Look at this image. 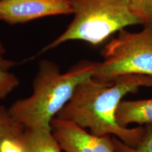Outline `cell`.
Returning <instances> with one entry per match:
<instances>
[{
	"label": "cell",
	"mask_w": 152,
	"mask_h": 152,
	"mask_svg": "<svg viewBox=\"0 0 152 152\" xmlns=\"http://www.w3.org/2000/svg\"><path fill=\"white\" fill-rule=\"evenodd\" d=\"M116 152H152V124L144 126L141 140L135 147H130L113 136Z\"/></svg>",
	"instance_id": "10"
},
{
	"label": "cell",
	"mask_w": 152,
	"mask_h": 152,
	"mask_svg": "<svg viewBox=\"0 0 152 152\" xmlns=\"http://www.w3.org/2000/svg\"><path fill=\"white\" fill-rule=\"evenodd\" d=\"M23 132L18 136L4 139L0 143V152H28L22 135Z\"/></svg>",
	"instance_id": "13"
},
{
	"label": "cell",
	"mask_w": 152,
	"mask_h": 152,
	"mask_svg": "<svg viewBox=\"0 0 152 152\" xmlns=\"http://www.w3.org/2000/svg\"><path fill=\"white\" fill-rule=\"evenodd\" d=\"M71 23L42 52L73 40L96 46L126 27L141 24L125 0H71Z\"/></svg>",
	"instance_id": "3"
},
{
	"label": "cell",
	"mask_w": 152,
	"mask_h": 152,
	"mask_svg": "<svg viewBox=\"0 0 152 152\" xmlns=\"http://www.w3.org/2000/svg\"><path fill=\"white\" fill-rule=\"evenodd\" d=\"M22 135L28 152H61L52 130L42 128H27L24 129Z\"/></svg>",
	"instance_id": "8"
},
{
	"label": "cell",
	"mask_w": 152,
	"mask_h": 152,
	"mask_svg": "<svg viewBox=\"0 0 152 152\" xmlns=\"http://www.w3.org/2000/svg\"><path fill=\"white\" fill-rule=\"evenodd\" d=\"M104 61L96 63L93 78L112 83L128 75L152 77V26L139 32L123 29L104 47Z\"/></svg>",
	"instance_id": "4"
},
{
	"label": "cell",
	"mask_w": 152,
	"mask_h": 152,
	"mask_svg": "<svg viewBox=\"0 0 152 152\" xmlns=\"http://www.w3.org/2000/svg\"><path fill=\"white\" fill-rule=\"evenodd\" d=\"M116 120L119 125L152 124V98L147 99L122 100L118 106Z\"/></svg>",
	"instance_id": "7"
},
{
	"label": "cell",
	"mask_w": 152,
	"mask_h": 152,
	"mask_svg": "<svg viewBox=\"0 0 152 152\" xmlns=\"http://www.w3.org/2000/svg\"><path fill=\"white\" fill-rule=\"evenodd\" d=\"M71 14V0H0V21L9 24Z\"/></svg>",
	"instance_id": "6"
},
{
	"label": "cell",
	"mask_w": 152,
	"mask_h": 152,
	"mask_svg": "<svg viewBox=\"0 0 152 152\" xmlns=\"http://www.w3.org/2000/svg\"><path fill=\"white\" fill-rule=\"evenodd\" d=\"M96 64L84 61L61 73L54 62L41 61L33 82L32 94L9 108L12 118L25 128L52 130V120L71 99L77 85L93 77Z\"/></svg>",
	"instance_id": "2"
},
{
	"label": "cell",
	"mask_w": 152,
	"mask_h": 152,
	"mask_svg": "<svg viewBox=\"0 0 152 152\" xmlns=\"http://www.w3.org/2000/svg\"><path fill=\"white\" fill-rule=\"evenodd\" d=\"M4 52V49L0 44V100L4 99L19 85L18 77L9 71L15 63L5 59L3 56Z\"/></svg>",
	"instance_id": "9"
},
{
	"label": "cell",
	"mask_w": 152,
	"mask_h": 152,
	"mask_svg": "<svg viewBox=\"0 0 152 152\" xmlns=\"http://www.w3.org/2000/svg\"><path fill=\"white\" fill-rule=\"evenodd\" d=\"M24 129L12 118L9 109L0 106V143L6 138L19 135Z\"/></svg>",
	"instance_id": "11"
},
{
	"label": "cell",
	"mask_w": 152,
	"mask_h": 152,
	"mask_svg": "<svg viewBox=\"0 0 152 152\" xmlns=\"http://www.w3.org/2000/svg\"><path fill=\"white\" fill-rule=\"evenodd\" d=\"M144 26H152V0H125Z\"/></svg>",
	"instance_id": "12"
},
{
	"label": "cell",
	"mask_w": 152,
	"mask_h": 152,
	"mask_svg": "<svg viewBox=\"0 0 152 152\" xmlns=\"http://www.w3.org/2000/svg\"><path fill=\"white\" fill-rule=\"evenodd\" d=\"M144 87H152V77L128 75L112 83H101L92 77L77 85L56 118L89 128L95 135H113L127 145L135 147L143 135L144 127L121 126L116 120V111L125 95Z\"/></svg>",
	"instance_id": "1"
},
{
	"label": "cell",
	"mask_w": 152,
	"mask_h": 152,
	"mask_svg": "<svg viewBox=\"0 0 152 152\" xmlns=\"http://www.w3.org/2000/svg\"><path fill=\"white\" fill-rule=\"evenodd\" d=\"M53 135L66 152H116L113 136H97L72 121L55 117L51 122Z\"/></svg>",
	"instance_id": "5"
}]
</instances>
